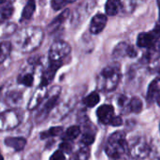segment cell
<instances>
[{
    "mask_svg": "<svg viewBox=\"0 0 160 160\" xmlns=\"http://www.w3.org/2000/svg\"><path fill=\"white\" fill-rule=\"evenodd\" d=\"M36 9V3L35 0H28V2L26 3L23 10H22V19H30L34 13Z\"/></svg>",
    "mask_w": 160,
    "mask_h": 160,
    "instance_id": "10",
    "label": "cell"
},
{
    "mask_svg": "<svg viewBox=\"0 0 160 160\" xmlns=\"http://www.w3.org/2000/svg\"><path fill=\"white\" fill-rule=\"evenodd\" d=\"M0 160H4V158H3V157H2L1 154H0Z\"/></svg>",
    "mask_w": 160,
    "mask_h": 160,
    "instance_id": "28",
    "label": "cell"
},
{
    "mask_svg": "<svg viewBox=\"0 0 160 160\" xmlns=\"http://www.w3.org/2000/svg\"><path fill=\"white\" fill-rule=\"evenodd\" d=\"M68 1H69V3H70V2H74V1H76V0H68Z\"/></svg>",
    "mask_w": 160,
    "mask_h": 160,
    "instance_id": "29",
    "label": "cell"
},
{
    "mask_svg": "<svg viewBox=\"0 0 160 160\" xmlns=\"http://www.w3.org/2000/svg\"><path fill=\"white\" fill-rule=\"evenodd\" d=\"M68 3H69L68 0H52L51 5L54 10H59L64 8Z\"/></svg>",
    "mask_w": 160,
    "mask_h": 160,
    "instance_id": "16",
    "label": "cell"
},
{
    "mask_svg": "<svg viewBox=\"0 0 160 160\" xmlns=\"http://www.w3.org/2000/svg\"><path fill=\"white\" fill-rule=\"evenodd\" d=\"M87 158H88V151L82 150L78 153V155L76 157V160H86Z\"/></svg>",
    "mask_w": 160,
    "mask_h": 160,
    "instance_id": "21",
    "label": "cell"
},
{
    "mask_svg": "<svg viewBox=\"0 0 160 160\" xmlns=\"http://www.w3.org/2000/svg\"><path fill=\"white\" fill-rule=\"evenodd\" d=\"M94 140H95L94 136L86 134V135H84V136L82 137V143H84L85 145H89V144H91V143L94 142Z\"/></svg>",
    "mask_w": 160,
    "mask_h": 160,
    "instance_id": "20",
    "label": "cell"
},
{
    "mask_svg": "<svg viewBox=\"0 0 160 160\" xmlns=\"http://www.w3.org/2000/svg\"><path fill=\"white\" fill-rule=\"evenodd\" d=\"M157 101H158V106H160V97H158V98H157Z\"/></svg>",
    "mask_w": 160,
    "mask_h": 160,
    "instance_id": "26",
    "label": "cell"
},
{
    "mask_svg": "<svg viewBox=\"0 0 160 160\" xmlns=\"http://www.w3.org/2000/svg\"><path fill=\"white\" fill-rule=\"evenodd\" d=\"M65 155H64V153L61 151V150H59V151H56V152H54L53 153V155L51 157V158L50 160H65Z\"/></svg>",
    "mask_w": 160,
    "mask_h": 160,
    "instance_id": "19",
    "label": "cell"
},
{
    "mask_svg": "<svg viewBox=\"0 0 160 160\" xmlns=\"http://www.w3.org/2000/svg\"><path fill=\"white\" fill-rule=\"evenodd\" d=\"M60 149L62 152H65V153H70L71 152V146L66 142H64L60 145Z\"/></svg>",
    "mask_w": 160,
    "mask_h": 160,
    "instance_id": "22",
    "label": "cell"
},
{
    "mask_svg": "<svg viewBox=\"0 0 160 160\" xmlns=\"http://www.w3.org/2000/svg\"><path fill=\"white\" fill-rule=\"evenodd\" d=\"M20 82L22 84H24L25 86H32L33 82H34V78H33V76L31 74H26L22 78V80Z\"/></svg>",
    "mask_w": 160,
    "mask_h": 160,
    "instance_id": "18",
    "label": "cell"
},
{
    "mask_svg": "<svg viewBox=\"0 0 160 160\" xmlns=\"http://www.w3.org/2000/svg\"><path fill=\"white\" fill-rule=\"evenodd\" d=\"M108 19L107 16L101 13H98L92 18L91 23H90V31L92 34H99L100 32L103 31L107 24Z\"/></svg>",
    "mask_w": 160,
    "mask_h": 160,
    "instance_id": "5",
    "label": "cell"
},
{
    "mask_svg": "<svg viewBox=\"0 0 160 160\" xmlns=\"http://www.w3.org/2000/svg\"><path fill=\"white\" fill-rule=\"evenodd\" d=\"M80 132H81V130H80L79 127H77V126L70 127L69 128H68L66 135H65V138L67 140H74L80 135Z\"/></svg>",
    "mask_w": 160,
    "mask_h": 160,
    "instance_id": "13",
    "label": "cell"
},
{
    "mask_svg": "<svg viewBox=\"0 0 160 160\" xmlns=\"http://www.w3.org/2000/svg\"><path fill=\"white\" fill-rule=\"evenodd\" d=\"M4 2H6V0H0V4H3Z\"/></svg>",
    "mask_w": 160,
    "mask_h": 160,
    "instance_id": "27",
    "label": "cell"
},
{
    "mask_svg": "<svg viewBox=\"0 0 160 160\" xmlns=\"http://www.w3.org/2000/svg\"><path fill=\"white\" fill-rule=\"evenodd\" d=\"M148 99L149 101L158 98V97H160V79H157L155 80L149 86L148 89Z\"/></svg>",
    "mask_w": 160,
    "mask_h": 160,
    "instance_id": "9",
    "label": "cell"
},
{
    "mask_svg": "<svg viewBox=\"0 0 160 160\" xmlns=\"http://www.w3.org/2000/svg\"><path fill=\"white\" fill-rule=\"evenodd\" d=\"M70 46L65 41H56L54 42L49 52V57L51 62H61L64 57H66L70 52Z\"/></svg>",
    "mask_w": 160,
    "mask_h": 160,
    "instance_id": "3",
    "label": "cell"
},
{
    "mask_svg": "<svg viewBox=\"0 0 160 160\" xmlns=\"http://www.w3.org/2000/svg\"><path fill=\"white\" fill-rule=\"evenodd\" d=\"M121 8V0H108L106 3L105 10L110 16H114L118 13Z\"/></svg>",
    "mask_w": 160,
    "mask_h": 160,
    "instance_id": "8",
    "label": "cell"
},
{
    "mask_svg": "<svg viewBox=\"0 0 160 160\" xmlns=\"http://www.w3.org/2000/svg\"><path fill=\"white\" fill-rule=\"evenodd\" d=\"M99 101V96L97 93H92L89 96H87L84 99L83 102L86 106L88 107H94L96 106Z\"/></svg>",
    "mask_w": 160,
    "mask_h": 160,
    "instance_id": "12",
    "label": "cell"
},
{
    "mask_svg": "<svg viewBox=\"0 0 160 160\" xmlns=\"http://www.w3.org/2000/svg\"><path fill=\"white\" fill-rule=\"evenodd\" d=\"M126 150L127 143L125 142L124 135H122L121 133L113 134L107 143L106 152L108 156L112 158H119L126 153Z\"/></svg>",
    "mask_w": 160,
    "mask_h": 160,
    "instance_id": "1",
    "label": "cell"
},
{
    "mask_svg": "<svg viewBox=\"0 0 160 160\" xmlns=\"http://www.w3.org/2000/svg\"><path fill=\"white\" fill-rule=\"evenodd\" d=\"M10 43L9 42H0V63H2L10 52Z\"/></svg>",
    "mask_w": 160,
    "mask_h": 160,
    "instance_id": "11",
    "label": "cell"
},
{
    "mask_svg": "<svg viewBox=\"0 0 160 160\" xmlns=\"http://www.w3.org/2000/svg\"><path fill=\"white\" fill-rule=\"evenodd\" d=\"M99 121L103 124H111V121L114 117V111L111 105H102L97 111Z\"/></svg>",
    "mask_w": 160,
    "mask_h": 160,
    "instance_id": "6",
    "label": "cell"
},
{
    "mask_svg": "<svg viewBox=\"0 0 160 160\" xmlns=\"http://www.w3.org/2000/svg\"><path fill=\"white\" fill-rule=\"evenodd\" d=\"M130 109L134 112H140L142 109V102L139 98H133L130 100Z\"/></svg>",
    "mask_w": 160,
    "mask_h": 160,
    "instance_id": "14",
    "label": "cell"
},
{
    "mask_svg": "<svg viewBox=\"0 0 160 160\" xmlns=\"http://www.w3.org/2000/svg\"><path fill=\"white\" fill-rule=\"evenodd\" d=\"M158 11H159V21H160V0H158Z\"/></svg>",
    "mask_w": 160,
    "mask_h": 160,
    "instance_id": "25",
    "label": "cell"
},
{
    "mask_svg": "<svg viewBox=\"0 0 160 160\" xmlns=\"http://www.w3.org/2000/svg\"><path fill=\"white\" fill-rule=\"evenodd\" d=\"M160 38V23L150 32H142L139 34L137 45L141 48H152Z\"/></svg>",
    "mask_w": 160,
    "mask_h": 160,
    "instance_id": "2",
    "label": "cell"
},
{
    "mask_svg": "<svg viewBox=\"0 0 160 160\" xmlns=\"http://www.w3.org/2000/svg\"><path fill=\"white\" fill-rule=\"evenodd\" d=\"M62 128H59V127H55V128H52L49 129V132L48 133H45V134H41V139H43V137H47L48 135H51V136H57L59 135L61 132H62Z\"/></svg>",
    "mask_w": 160,
    "mask_h": 160,
    "instance_id": "17",
    "label": "cell"
},
{
    "mask_svg": "<svg viewBox=\"0 0 160 160\" xmlns=\"http://www.w3.org/2000/svg\"><path fill=\"white\" fill-rule=\"evenodd\" d=\"M118 70H119L118 68H116L114 66L107 67L102 70L101 76L107 81V88L110 89V85L112 86V88L116 86V83L119 79V71Z\"/></svg>",
    "mask_w": 160,
    "mask_h": 160,
    "instance_id": "4",
    "label": "cell"
},
{
    "mask_svg": "<svg viewBox=\"0 0 160 160\" xmlns=\"http://www.w3.org/2000/svg\"><path fill=\"white\" fill-rule=\"evenodd\" d=\"M122 123L123 122H122V119L120 117H113L112 120L111 121V124L110 125H112L113 127H118V126H121Z\"/></svg>",
    "mask_w": 160,
    "mask_h": 160,
    "instance_id": "23",
    "label": "cell"
},
{
    "mask_svg": "<svg viewBox=\"0 0 160 160\" xmlns=\"http://www.w3.org/2000/svg\"><path fill=\"white\" fill-rule=\"evenodd\" d=\"M127 55H128V56H130V57H135V56L137 55V52L135 51V49H134L132 46H128Z\"/></svg>",
    "mask_w": 160,
    "mask_h": 160,
    "instance_id": "24",
    "label": "cell"
},
{
    "mask_svg": "<svg viewBox=\"0 0 160 160\" xmlns=\"http://www.w3.org/2000/svg\"><path fill=\"white\" fill-rule=\"evenodd\" d=\"M5 144L8 147L13 148L16 151H21L26 144V140L22 137H9L5 140Z\"/></svg>",
    "mask_w": 160,
    "mask_h": 160,
    "instance_id": "7",
    "label": "cell"
},
{
    "mask_svg": "<svg viewBox=\"0 0 160 160\" xmlns=\"http://www.w3.org/2000/svg\"><path fill=\"white\" fill-rule=\"evenodd\" d=\"M13 13V8L10 4H8L0 8V14L4 19H8Z\"/></svg>",
    "mask_w": 160,
    "mask_h": 160,
    "instance_id": "15",
    "label": "cell"
}]
</instances>
